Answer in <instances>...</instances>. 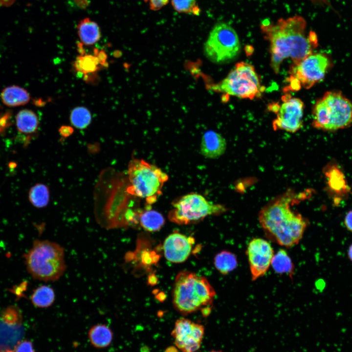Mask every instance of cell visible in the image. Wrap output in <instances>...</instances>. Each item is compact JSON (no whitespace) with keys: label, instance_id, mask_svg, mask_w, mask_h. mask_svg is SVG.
Wrapping results in <instances>:
<instances>
[{"label":"cell","instance_id":"cell-1","mask_svg":"<svg viewBox=\"0 0 352 352\" xmlns=\"http://www.w3.org/2000/svg\"><path fill=\"white\" fill-rule=\"evenodd\" d=\"M309 193H297L289 189L262 208L258 214L259 222L269 240L287 248L300 242L308 221L291 207L305 199Z\"/></svg>","mask_w":352,"mask_h":352},{"label":"cell","instance_id":"cell-2","mask_svg":"<svg viewBox=\"0 0 352 352\" xmlns=\"http://www.w3.org/2000/svg\"><path fill=\"white\" fill-rule=\"evenodd\" d=\"M261 28L270 44V66L276 74L284 60L290 58L296 64L317 46L316 35L311 32L307 35L305 20L300 16L279 20L274 24L263 23Z\"/></svg>","mask_w":352,"mask_h":352},{"label":"cell","instance_id":"cell-3","mask_svg":"<svg viewBox=\"0 0 352 352\" xmlns=\"http://www.w3.org/2000/svg\"><path fill=\"white\" fill-rule=\"evenodd\" d=\"M63 247L48 240H36L23 255L28 273L35 279L55 282L66 268Z\"/></svg>","mask_w":352,"mask_h":352},{"label":"cell","instance_id":"cell-4","mask_svg":"<svg viewBox=\"0 0 352 352\" xmlns=\"http://www.w3.org/2000/svg\"><path fill=\"white\" fill-rule=\"evenodd\" d=\"M214 289L204 277L188 271L176 276L173 290V303L181 313L188 314L212 305Z\"/></svg>","mask_w":352,"mask_h":352},{"label":"cell","instance_id":"cell-5","mask_svg":"<svg viewBox=\"0 0 352 352\" xmlns=\"http://www.w3.org/2000/svg\"><path fill=\"white\" fill-rule=\"evenodd\" d=\"M352 124V102L340 92L327 91L314 104L312 126L333 132Z\"/></svg>","mask_w":352,"mask_h":352},{"label":"cell","instance_id":"cell-6","mask_svg":"<svg viewBox=\"0 0 352 352\" xmlns=\"http://www.w3.org/2000/svg\"><path fill=\"white\" fill-rule=\"evenodd\" d=\"M127 174L130 194L145 198L149 204L156 202L162 194L164 184L168 175L157 166L142 159H133L128 165Z\"/></svg>","mask_w":352,"mask_h":352},{"label":"cell","instance_id":"cell-7","mask_svg":"<svg viewBox=\"0 0 352 352\" xmlns=\"http://www.w3.org/2000/svg\"><path fill=\"white\" fill-rule=\"evenodd\" d=\"M209 89L242 99H254L261 96L264 88L254 66L241 62L237 63L220 82L209 86Z\"/></svg>","mask_w":352,"mask_h":352},{"label":"cell","instance_id":"cell-8","mask_svg":"<svg viewBox=\"0 0 352 352\" xmlns=\"http://www.w3.org/2000/svg\"><path fill=\"white\" fill-rule=\"evenodd\" d=\"M168 213L169 220L180 225L195 223L211 215L226 211L224 205L208 201L202 195L191 193L179 197L172 203Z\"/></svg>","mask_w":352,"mask_h":352},{"label":"cell","instance_id":"cell-9","mask_svg":"<svg viewBox=\"0 0 352 352\" xmlns=\"http://www.w3.org/2000/svg\"><path fill=\"white\" fill-rule=\"evenodd\" d=\"M203 50L205 56L212 63H229L236 59L241 51L238 34L230 25L218 23L210 31Z\"/></svg>","mask_w":352,"mask_h":352},{"label":"cell","instance_id":"cell-10","mask_svg":"<svg viewBox=\"0 0 352 352\" xmlns=\"http://www.w3.org/2000/svg\"><path fill=\"white\" fill-rule=\"evenodd\" d=\"M332 66L330 59L322 53H313L289 69L288 90H298L301 88L309 89L322 81Z\"/></svg>","mask_w":352,"mask_h":352},{"label":"cell","instance_id":"cell-11","mask_svg":"<svg viewBox=\"0 0 352 352\" xmlns=\"http://www.w3.org/2000/svg\"><path fill=\"white\" fill-rule=\"evenodd\" d=\"M283 103L279 106L276 117L272 122L275 131L282 130L294 133L303 126V117L305 105L299 98L289 94L283 96Z\"/></svg>","mask_w":352,"mask_h":352},{"label":"cell","instance_id":"cell-12","mask_svg":"<svg viewBox=\"0 0 352 352\" xmlns=\"http://www.w3.org/2000/svg\"><path fill=\"white\" fill-rule=\"evenodd\" d=\"M246 252L251 278L255 281L268 270L274 255V250L268 241L255 238L249 242Z\"/></svg>","mask_w":352,"mask_h":352},{"label":"cell","instance_id":"cell-13","mask_svg":"<svg viewBox=\"0 0 352 352\" xmlns=\"http://www.w3.org/2000/svg\"><path fill=\"white\" fill-rule=\"evenodd\" d=\"M172 335L176 345L183 352H194L200 347L204 327L189 319L181 318L176 321Z\"/></svg>","mask_w":352,"mask_h":352},{"label":"cell","instance_id":"cell-14","mask_svg":"<svg viewBox=\"0 0 352 352\" xmlns=\"http://www.w3.org/2000/svg\"><path fill=\"white\" fill-rule=\"evenodd\" d=\"M194 242L193 238L177 232L170 234L163 245L165 258L174 263L185 262L191 253Z\"/></svg>","mask_w":352,"mask_h":352},{"label":"cell","instance_id":"cell-15","mask_svg":"<svg viewBox=\"0 0 352 352\" xmlns=\"http://www.w3.org/2000/svg\"><path fill=\"white\" fill-rule=\"evenodd\" d=\"M226 146V140L220 134L209 130L205 132L201 137L200 151L204 157L216 159L223 155Z\"/></svg>","mask_w":352,"mask_h":352},{"label":"cell","instance_id":"cell-16","mask_svg":"<svg viewBox=\"0 0 352 352\" xmlns=\"http://www.w3.org/2000/svg\"><path fill=\"white\" fill-rule=\"evenodd\" d=\"M77 30L81 43L86 45L95 44L101 37L98 24L88 18H84L79 22Z\"/></svg>","mask_w":352,"mask_h":352},{"label":"cell","instance_id":"cell-17","mask_svg":"<svg viewBox=\"0 0 352 352\" xmlns=\"http://www.w3.org/2000/svg\"><path fill=\"white\" fill-rule=\"evenodd\" d=\"M0 97L3 104L9 107L24 105L30 99L29 94L25 89L17 86L5 88L1 93Z\"/></svg>","mask_w":352,"mask_h":352},{"label":"cell","instance_id":"cell-18","mask_svg":"<svg viewBox=\"0 0 352 352\" xmlns=\"http://www.w3.org/2000/svg\"><path fill=\"white\" fill-rule=\"evenodd\" d=\"M88 337L91 344L96 348L107 347L111 343L113 333L110 329L105 324H97L88 331Z\"/></svg>","mask_w":352,"mask_h":352},{"label":"cell","instance_id":"cell-19","mask_svg":"<svg viewBox=\"0 0 352 352\" xmlns=\"http://www.w3.org/2000/svg\"><path fill=\"white\" fill-rule=\"evenodd\" d=\"M16 124L20 132L30 134L35 133L38 129L39 120L34 111L29 110H23L17 113Z\"/></svg>","mask_w":352,"mask_h":352},{"label":"cell","instance_id":"cell-20","mask_svg":"<svg viewBox=\"0 0 352 352\" xmlns=\"http://www.w3.org/2000/svg\"><path fill=\"white\" fill-rule=\"evenodd\" d=\"M138 221L145 230L154 232L161 228L165 219L159 212L148 208L138 214Z\"/></svg>","mask_w":352,"mask_h":352},{"label":"cell","instance_id":"cell-21","mask_svg":"<svg viewBox=\"0 0 352 352\" xmlns=\"http://www.w3.org/2000/svg\"><path fill=\"white\" fill-rule=\"evenodd\" d=\"M55 299L54 289L47 285H41L35 289L30 297L32 304L37 308H46L51 306Z\"/></svg>","mask_w":352,"mask_h":352},{"label":"cell","instance_id":"cell-22","mask_svg":"<svg viewBox=\"0 0 352 352\" xmlns=\"http://www.w3.org/2000/svg\"><path fill=\"white\" fill-rule=\"evenodd\" d=\"M214 264L216 269L220 273L226 274L237 267L238 264L237 257L235 255L229 251H222L215 256Z\"/></svg>","mask_w":352,"mask_h":352},{"label":"cell","instance_id":"cell-23","mask_svg":"<svg viewBox=\"0 0 352 352\" xmlns=\"http://www.w3.org/2000/svg\"><path fill=\"white\" fill-rule=\"evenodd\" d=\"M28 198L31 203L37 208L45 207L49 200V192L47 186L38 183L32 186L28 193Z\"/></svg>","mask_w":352,"mask_h":352},{"label":"cell","instance_id":"cell-24","mask_svg":"<svg viewBox=\"0 0 352 352\" xmlns=\"http://www.w3.org/2000/svg\"><path fill=\"white\" fill-rule=\"evenodd\" d=\"M271 265L277 273L280 274H291L293 270V264L290 257L283 249L274 254Z\"/></svg>","mask_w":352,"mask_h":352},{"label":"cell","instance_id":"cell-25","mask_svg":"<svg viewBox=\"0 0 352 352\" xmlns=\"http://www.w3.org/2000/svg\"><path fill=\"white\" fill-rule=\"evenodd\" d=\"M71 123L79 129L86 128L90 124L91 116L89 110L84 107H77L73 109L70 113Z\"/></svg>","mask_w":352,"mask_h":352},{"label":"cell","instance_id":"cell-26","mask_svg":"<svg viewBox=\"0 0 352 352\" xmlns=\"http://www.w3.org/2000/svg\"><path fill=\"white\" fill-rule=\"evenodd\" d=\"M100 64L98 58L92 55L79 56L75 62L76 69L83 73H90L98 70Z\"/></svg>","mask_w":352,"mask_h":352},{"label":"cell","instance_id":"cell-27","mask_svg":"<svg viewBox=\"0 0 352 352\" xmlns=\"http://www.w3.org/2000/svg\"><path fill=\"white\" fill-rule=\"evenodd\" d=\"M174 9L180 13L199 15L200 12L196 0H172Z\"/></svg>","mask_w":352,"mask_h":352},{"label":"cell","instance_id":"cell-28","mask_svg":"<svg viewBox=\"0 0 352 352\" xmlns=\"http://www.w3.org/2000/svg\"><path fill=\"white\" fill-rule=\"evenodd\" d=\"M1 318L8 323L14 324L21 321L22 314L17 307L12 305L7 307L3 310Z\"/></svg>","mask_w":352,"mask_h":352},{"label":"cell","instance_id":"cell-29","mask_svg":"<svg viewBox=\"0 0 352 352\" xmlns=\"http://www.w3.org/2000/svg\"><path fill=\"white\" fill-rule=\"evenodd\" d=\"M15 352H35V351L32 343L30 341L24 340L17 346Z\"/></svg>","mask_w":352,"mask_h":352},{"label":"cell","instance_id":"cell-30","mask_svg":"<svg viewBox=\"0 0 352 352\" xmlns=\"http://www.w3.org/2000/svg\"><path fill=\"white\" fill-rule=\"evenodd\" d=\"M148 2L150 8L152 10H158L167 4L169 0H144Z\"/></svg>","mask_w":352,"mask_h":352},{"label":"cell","instance_id":"cell-31","mask_svg":"<svg viewBox=\"0 0 352 352\" xmlns=\"http://www.w3.org/2000/svg\"><path fill=\"white\" fill-rule=\"evenodd\" d=\"M344 223L347 229L352 232V210L346 214L344 218Z\"/></svg>","mask_w":352,"mask_h":352},{"label":"cell","instance_id":"cell-32","mask_svg":"<svg viewBox=\"0 0 352 352\" xmlns=\"http://www.w3.org/2000/svg\"><path fill=\"white\" fill-rule=\"evenodd\" d=\"M60 134L65 137L70 135L73 132V129L69 126H62L59 130Z\"/></svg>","mask_w":352,"mask_h":352},{"label":"cell","instance_id":"cell-33","mask_svg":"<svg viewBox=\"0 0 352 352\" xmlns=\"http://www.w3.org/2000/svg\"><path fill=\"white\" fill-rule=\"evenodd\" d=\"M74 3L82 9L86 8L90 3V0H73Z\"/></svg>","mask_w":352,"mask_h":352},{"label":"cell","instance_id":"cell-34","mask_svg":"<svg viewBox=\"0 0 352 352\" xmlns=\"http://www.w3.org/2000/svg\"><path fill=\"white\" fill-rule=\"evenodd\" d=\"M16 0H0V4L4 6H9L11 5Z\"/></svg>","mask_w":352,"mask_h":352},{"label":"cell","instance_id":"cell-35","mask_svg":"<svg viewBox=\"0 0 352 352\" xmlns=\"http://www.w3.org/2000/svg\"><path fill=\"white\" fill-rule=\"evenodd\" d=\"M347 256L349 261L352 263V243L348 247L347 250Z\"/></svg>","mask_w":352,"mask_h":352},{"label":"cell","instance_id":"cell-36","mask_svg":"<svg viewBox=\"0 0 352 352\" xmlns=\"http://www.w3.org/2000/svg\"><path fill=\"white\" fill-rule=\"evenodd\" d=\"M219 352V351H212V352Z\"/></svg>","mask_w":352,"mask_h":352}]
</instances>
